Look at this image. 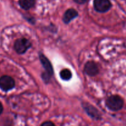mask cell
<instances>
[{
  "mask_svg": "<svg viewBox=\"0 0 126 126\" xmlns=\"http://www.w3.org/2000/svg\"><path fill=\"white\" fill-rule=\"evenodd\" d=\"M41 126H55V124H54L53 123H52V122L46 121V122H44V123H43Z\"/></svg>",
  "mask_w": 126,
  "mask_h": 126,
  "instance_id": "11",
  "label": "cell"
},
{
  "mask_svg": "<svg viewBox=\"0 0 126 126\" xmlns=\"http://www.w3.org/2000/svg\"><path fill=\"white\" fill-rule=\"evenodd\" d=\"M41 62L45 69V73L43 75V79L45 81H48L53 75V68L50 61L43 54L39 55Z\"/></svg>",
  "mask_w": 126,
  "mask_h": 126,
  "instance_id": "2",
  "label": "cell"
},
{
  "mask_svg": "<svg viewBox=\"0 0 126 126\" xmlns=\"http://www.w3.org/2000/svg\"><path fill=\"white\" fill-rule=\"evenodd\" d=\"M98 66L94 62H88L84 66V71L90 76L97 75L98 73Z\"/></svg>",
  "mask_w": 126,
  "mask_h": 126,
  "instance_id": "6",
  "label": "cell"
},
{
  "mask_svg": "<svg viewBox=\"0 0 126 126\" xmlns=\"http://www.w3.org/2000/svg\"><path fill=\"white\" fill-rule=\"evenodd\" d=\"M106 105L112 111H119L124 106V101L119 95H111L107 98Z\"/></svg>",
  "mask_w": 126,
  "mask_h": 126,
  "instance_id": "1",
  "label": "cell"
},
{
  "mask_svg": "<svg viewBox=\"0 0 126 126\" xmlns=\"http://www.w3.org/2000/svg\"><path fill=\"white\" fill-rule=\"evenodd\" d=\"M78 13L76 10L74 9H70L67 10L64 14L63 20L65 23H68L73 19L78 17Z\"/></svg>",
  "mask_w": 126,
  "mask_h": 126,
  "instance_id": "7",
  "label": "cell"
},
{
  "mask_svg": "<svg viewBox=\"0 0 126 126\" xmlns=\"http://www.w3.org/2000/svg\"><path fill=\"white\" fill-rule=\"evenodd\" d=\"M34 4L35 0H19V5L25 10H28L33 7Z\"/></svg>",
  "mask_w": 126,
  "mask_h": 126,
  "instance_id": "8",
  "label": "cell"
},
{
  "mask_svg": "<svg viewBox=\"0 0 126 126\" xmlns=\"http://www.w3.org/2000/svg\"><path fill=\"white\" fill-rule=\"evenodd\" d=\"M94 8L97 12H105L111 7L110 0H94Z\"/></svg>",
  "mask_w": 126,
  "mask_h": 126,
  "instance_id": "5",
  "label": "cell"
},
{
  "mask_svg": "<svg viewBox=\"0 0 126 126\" xmlns=\"http://www.w3.org/2000/svg\"><path fill=\"white\" fill-rule=\"evenodd\" d=\"M86 111H87V113L89 114L90 116L94 118H98V112L97 111L94 107H92V106H89V105H87L86 107H85Z\"/></svg>",
  "mask_w": 126,
  "mask_h": 126,
  "instance_id": "9",
  "label": "cell"
},
{
  "mask_svg": "<svg viewBox=\"0 0 126 126\" xmlns=\"http://www.w3.org/2000/svg\"><path fill=\"white\" fill-rule=\"evenodd\" d=\"M2 111H3V107H2V105L0 102V115L2 114Z\"/></svg>",
  "mask_w": 126,
  "mask_h": 126,
  "instance_id": "13",
  "label": "cell"
},
{
  "mask_svg": "<svg viewBox=\"0 0 126 126\" xmlns=\"http://www.w3.org/2000/svg\"><path fill=\"white\" fill-rule=\"evenodd\" d=\"M87 1V0H74L75 2H76V3L80 4H82L85 3Z\"/></svg>",
  "mask_w": 126,
  "mask_h": 126,
  "instance_id": "12",
  "label": "cell"
},
{
  "mask_svg": "<svg viewBox=\"0 0 126 126\" xmlns=\"http://www.w3.org/2000/svg\"><path fill=\"white\" fill-rule=\"evenodd\" d=\"M15 87V81L9 76H3L0 78V87L4 91H9Z\"/></svg>",
  "mask_w": 126,
  "mask_h": 126,
  "instance_id": "4",
  "label": "cell"
},
{
  "mask_svg": "<svg viewBox=\"0 0 126 126\" xmlns=\"http://www.w3.org/2000/svg\"><path fill=\"white\" fill-rule=\"evenodd\" d=\"M32 46L30 41L25 38L18 39L14 44V49L18 54H23Z\"/></svg>",
  "mask_w": 126,
  "mask_h": 126,
  "instance_id": "3",
  "label": "cell"
},
{
  "mask_svg": "<svg viewBox=\"0 0 126 126\" xmlns=\"http://www.w3.org/2000/svg\"><path fill=\"white\" fill-rule=\"evenodd\" d=\"M60 76L62 79L68 81L70 80L72 77V74H71V71L68 69H64L62 70L60 73Z\"/></svg>",
  "mask_w": 126,
  "mask_h": 126,
  "instance_id": "10",
  "label": "cell"
}]
</instances>
